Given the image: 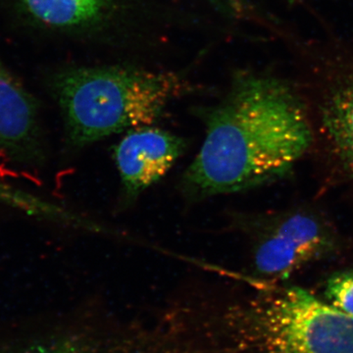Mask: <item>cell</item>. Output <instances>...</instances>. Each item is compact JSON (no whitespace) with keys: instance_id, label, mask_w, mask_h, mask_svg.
<instances>
[{"instance_id":"obj_1","label":"cell","mask_w":353,"mask_h":353,"mask_svg":"<svg viewBox=\"0 0 353 353\" xmlns=\"http://www.w3.org/2000/svg\"><path fill=\"white\" fill-rule=\"evenodd\" d=\"M312 132L289 88L273 79L243 77L205 116V138L181 189L199 201L275 181L307 152Z\"/></svg>"},{"instance_id":"obj_2","label":"cell","mask_w":353,"mask_h":353,"mask_svg":"<svg viewBox=\"0 0 353 353\" xmlns=\"http://www.w3.org/2000/svg\"><path fill=\"white\" fill-rule=\"evenodd\" d=\"M182 88L174 74L102 67L66 74L58 81L57 94L69 141L83 148L121 132L153 126Z\"/></svg>"},{"instance_id":"obj_3","label":"cell","mask_w":353,"mask_h":353,"mask_svg":"<svg viewBox=\"0 0 353 353\" xmlns=\"http://www.w3.org/2000/svg\"><path fill=\"white\" fill-rule=\"evenodd\" d=\"M245 353H353V317L308 290L290 287L238 314Z\"/></svg>"},{"instance_id":"obj_4","label":"cell","mask_w":353,"mask_h":353,"mask_svg":"<svg viewBox=\"0 0 353 353\" xmlns=\"http://www.w3.org/2000/svg\"><path fill=\"white\" fill-rule=\"evenodd\" d=\"M185 139L152 126L137 128L114 150L125 202H132L157 183L185 152Z\"/></svg>"},{"instance_id":"obj_5","label":"cell","mask_w":353,"mask_h":353,"mask_svg":"<svg viewBox=\"0 0 353 353\" xmlns=\"http://www.w3.org/2000/svg\"><path fill=\"white\" fill-rule=\"evenodd\" d=\"M328 245L321 225L308 215L283 221L257 246L255 269L268 278L284 279L319 256Z\"/></svg>"},{"instance_id":"obj_6","label":"cell","mask_w":353,"mask_h":353,"mask_svg":"<svg viewBox=\"0 0 353 353\" xmlns=\"http://www.w3.org/2000/svg\"><path fill=\"white\" fill-rule=\"evenodd\" d=\"M36 111L27 94L0 70V145L18 150L36 134Z\"/></svg>"},{"instance_id":"obj_7","label":"cell","mask_w":353,"mask_h":353,"mask_svg":"<svg viewBox=\"0 0 353 353\" xmlns=\"http://www.w3.org/2000/svg\"><path fill=\"white\" fill-rule=\"evenodd\" d=\"M324 124L334 148L353 170V82L330 101Z\"/></svg>"},{"instance_id":"obj_8","label":"cell","mask_w":353,"mask_h":353,"mask_svg":"<svg viewBox=\"0 0 353 353\" xmlns=\"http://www.w3.org/2000/svg\"><path fill=\"white\" fill-rule=\"evenodd\" d=\"M41 22L57 27L83 24L94 19L103 0H22Z\"/></svg>"},{"instance_id":"obj_9","label":"cell","mask_w":353,"mask_h":353,"mask_svg":"<svg viewBox=\"0 0 353 353\" xmlns=\"http://www.w3.org/2000/svg\"><path fill=\"white\" fill-rule=\"evenodd\" d=\"M31 353H157L150 347L141 345H128L125 343L103 339L102 343H64L52 347L39 348Z\"/></svg>"},{"instance_id":"obj_10","label":"cell","mask_w":353,"mask_h":353,"mask_svg":"<svg viewBox=\"0 0 353 353\" xmlns=\"http://www.w3.org/2000/svg\"><path fill=\"white\" fill-rule=\"evenodd\" d=\"M325 301L353 317V270L340 272L329 279Z\"/></svg>"},{"instance_id":"obj_11","label":"cell","mask_w":353,"mask_h":353,"mask_svg":"<svg viewBox=\"0 0 353 353\" xmlns=\"http://www.w3.org/2000/svg\"><path fill=\"white\" fill-rule=\"evenodd\" d=\"M210 1L228 13H236L243 8V0H210Z\"/></svg>"}]
</instances>
